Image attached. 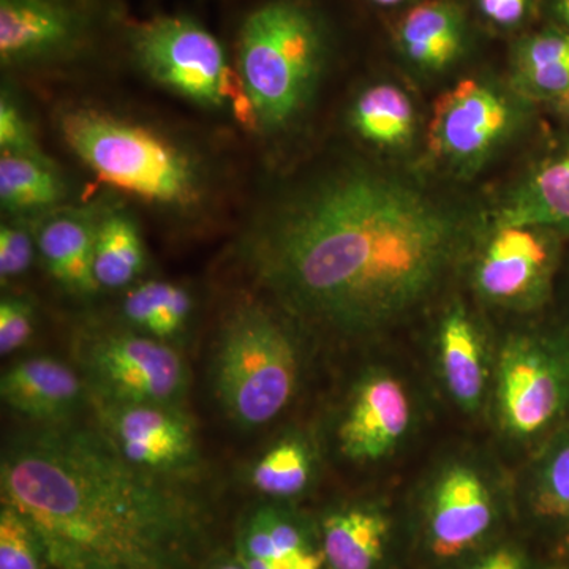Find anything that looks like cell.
<instances>
[{
  "label": "cell",
  "instance_id": "cell-14",
  "mask_svg": "<svg viewBox=\"0 0 569 569\" xmlns=\"http://www.w3.org/2000/svg\"><path fill=\"white\" fill-rule=\"evenodd\" d=\"M550 249L539 228L498 227L479 258V293L498 305H529L548 279Z\"/></svg>",
  "mask_w": 569,
  "mask_h": 569
},
{
  "label": "cell",
  "instance_id": "cell-22",
  "mask_svg": "<svg viewBox=\"0 0 569 569\" xmlns=\"http://www.w3.org/2000/svg\"><path fill=\"white\" fill-rule=\"evenodd\" d=\"M512 66L519 81L539 96L569 91V31L560 26L523 33L512 43Z\"/></svg>",
  "mask_w": 569,
  "mask_h": 569
},
{
  "label": "cell",
  "instance_id": "cell-15",
  "mask_svg": "<svg viewBox=\"0 0 569 569\" xmlns=\"http://www.w3.org/2000/svg\"><path fill=\"white\" fill-rule=\"evenodd\" d=\"M0 397L37 426L71 422L89 402L80 370L51 356H32L10 366L0 378Z\"/></svg>",
  "mask_w": 569,
  "mask_h": 569
},
{
  "label": "cell",
  "instance_id": "cell-18",
  "mask_svg": "<svg viewBox=\"0 0 569 569\" xmlns=\"http://www.w3.org/2000/svg\"><path fill=\"white\" fill-rule=\"evenodd\" d=\"M441 377L449 395L463 410H478L485 399L486 353L477 326L466 310L452 309L438 335Z\"/></svg>",
  "mask_w": 569,
  "mask_h": 569
},
{
  "label": "cell",
  "instance_id": "cell-25",
  "mask_svg": "<svg viewBox=\"0 0 569 569\" xmlns=\"http://www.w3.org/2000/svg\"><path fill=\"white\" fill-rule=\"evenodd\" d=\"M236 556L277 563L313 550L306 527L283 509L261 507L247 515L236 538Z\"/></svg>",
  "mask_w": 569,
  "mask_h": 569
},
{
  "label": "cell",
  "instance_id": "cell-34",
  "mask_svg": "<svg viewBox=\"0 0 569 569\" xmlns=\"http://www.w3.org/2000/svg\"><path fill=\"white\" fill-rule=\"evenodd\" d=\"M470 569H526V559L518 549L500 548L482 557Z\"/></svg>",
  "mask_w": 569,
  "mask_h": 569
},
{
  "label": "cell",
  "instance_id": "cell-8",
  "mask_svg": "<svg viewBox=\"0 0 569 569\" xmlns=\"http://www.w3.org/2000/svg\"><path fill=\"white\" fill-rule=\"evenodd\" d=\"M122 56L156 84L204 108L222 107L230 69L223 43L200 18L187 11H162L130 18Z\"/></svg>",
  "mask_w": 569,
  "mask_h": 569
},
{
  "label": "cell",
  "instance_id": "cell-31",
  "mask_svg": "<svg viewBox=\"0 0 569 569\" xmlns=\"http://www.w3.org/2000/svg\"><path fill=\"white\" fill-rule=\"evenodd\" d=\"M36 331V310L31 301L9 295L0 301V353H14L28 346Z\"/></svg>",
  "mask_w": 569,
  "mask_h": 569
},
{
  "label": "cell",
  "instance_id": "cell-29",
  "mask_svg": "<svg viewBox=\"0 0 569 569\" xmlns=\"http://www.w3.org/2000/svg\"><path fill=\"white\" fill-rule=\"evenodd\" d=\"M533 509L539 518L569 519V436L553 448L539 470Z\"/></svg>",
  "mask_w": 569,
  "mask_h": 569
},
{
  "label": "cell",
  "instance_id": "cell-42",
  "mask_svg": "<svg viewBox=\"0 0 569 569\" xmlns=\"http://www.w3.org/2000/svg\"><path fill=\"white\" fill-rule=\"evenodd\" d=\"M329 569V568H328Z\"/></svg>",
  "mask_w": 569,
  "mask_h": 569
},
{
  "label": "cell",
  "instance_id": "cell-38",
  "mask_svg": "<svg viewBox=\"0 0 569 569\" xmlns=\"http://www.w3.org/2000/svg\"><path fill=\"white\" fill-rule=\"evenodd\" d=\"M211 569H247L246 565L242 563V560L236 557H223L219 561H216V565Z\"/></svg>",
  "mask_w": 569,
  "mask_h": 569
},
{
  "label": "cell",
  "instance_id": "cell-26",
  "mask_svg": "<svg viewBox=\"0 0 569 569\" xmlns=\"http://www.w3.org/2000/svg\"><path fill=\"white\" fill-rule=\"evenodd\" d=\"M351 122L366 140L383 146L403 144L413 132V104L396 86H373L356 100Z\"/></svg>",
  "mask_w": 569,
  "mask_h": 569
},
{
  "label": "cell",
  "instance_id": "cell-6",
  "mask_svg": "<svg viewBox=\"0 0 569 569\" xmlns=\"http://www.w3.org/2000/svg\"><path fill=\"white\" fill-rule=\"evenodd\" d=\"M129 20L123 0H0V63L37 71L122 54Z\"/></svg>",
  "mask_w": 569,
  "mask_h": 569
},
{
  "label": "cell",
  "instance_id": "cell-33",
  "mask_svg": "<svg viewBox=\"0 0 569 569\" xmlns=\"http://www.w3.org/2000/svg\"><path fill=\"white\" fill-rule=\"evenodd\" d=\"M538 0H473L482 24L501 32H516L533 17Z\"/></svg>",
  "mask_w": 569,
  "mask_h": 569
},
{
  "label": "cell",
  "instance_id": "cell-19",
  "mask_svg": "<svg viewBox=\"0 0 569 569\" xmlns=\"http://www.w3.org/2000/svg\"><path fill=\"white\" fill-rule=\"evenodd\" d=\"M321 537L329 569H376L387 549L389 520L377 509L340 508L323 519Z\"/></svg>",
  "mask_w": 569,
  "mask_h": 569
},
{
  "label": "cell",
  "instance_id": "cell-30",
  "mask_svg": "<svg viewBox=\"0 0 569 569\" xmlns=\"http://www.w3.org/2000/svg\"><path fill=\"white\" fill-rule=\"evenodd\" d=\"M0 149L2 153L51 162L33 137L31 123L9 96L0 100Z\"/></svg>",
  "mask_w": 569,
  "mask_h": 569
},
{
  "label": "cell",
  "instance_id": "cell-27",
  "mask_svg": "<svg viewBox=\"0 0 569 569\" xmlns=\"http://www.w3.org/2000/svg\"><path fill=\"white\" fill-rule=\"evenodd\" d=\"M313 473L309 445L298 437H287L272 445L250 470V485L271 498L301 496Z\"/></svg>",
  "mask_w": 569,
  "mask_h": 569
},
{
  "label": "cell",
  "instance_id": "cell-4",
  "mask_svg": "<svg viewBox=\"0 0 569 569\" xmlns=\"http://www.w3.org/2000/svg\"><path fill=\"white\" fill-rule=\"evenodd\" d=\"M59 129L71 152L108 186L171 211L203 204V167L156 130L88 108L63 112Z\"/></svg>",
  "mask_w": 569,
  "mask_h": 569
},
{
  "label": "cell",
  "instance_id": "cell-40",
  "mask_svg": "<svg viewBox=\"0 0 569 569\" xmlns=\"http://www.w3.org/2000/svg\"><path fill=\"white\" fill-rule=\"evenodd\" d=\"M563 550L567 552V556L569 557V531L567 537L563 539Z\"/></svg>",
  "mask_w": 569,
  "mask_h": 569
},
{
  "label": "cell",
  "instance_id": "cell-3",
  "mask_svg": "<svg viewBox=\"0 0 569 569\" xmlns=\"http://www.w3.org/2000/svg\"><path fill=\"white\" fill-rule=\"evenodd\" d=\"M339 40L328 0H239L230 47L260 129L274 132L301 114Z\"/></svg>",
  "mask_w": 569,
  "mask_h": 569
},
{
  "label": "cell",
  "instance_id": "cell-11",
  "mask_svg": "<svg viewBox=\"0 0 569 569\" xmlns=\"http://www.w3.org/2000/svg\"><path fill=\"white\" fill-rule=\"evenodd\" d=\"M410 425L403 385L388 373H373L356 387L340 421V451L353 462H377L399 447Z\"/></svg>",
  "mask_w": 569,
  "mask_h": 569
},
{
  "label": "cell",
  "instance_id": "cell-32",
  "mask_svg": "<svg viewBox=\"0 0 569 569\" xmlns=\"http://www.w3.org/2000/svg\"><path fill=\"white\" fill-rule=\"evenodd\" d=\"M37 239L24 224L3 223L0 228V277L9 282L31 268Z\"/></svg>",
  "mask_w": 569,
  "mask_h": 569
},
{
  "label": "cell",
  "instance_id": "cell-12",
  "mask_svg": "<svg viewBox=\"0 0 569 569\" xmlns=\"http://www.w3.org/2000/svg\"><path fill=\"white\" fill-rule=\"evenodd\" d=\"M508 123V104L496 91L477 80H462L436 104L430 151L452 162L477 159L500 140Z\"/></svg>",
  "mask_w": 569,
  "mask_h": 569
},
{
  "label": "cell",
  "instance_id": "cell-36",
  "mask_svg": "<svg viewBox=\"0 0 569 569\" xmlns=\"http://www.w3.org/2000/svg\"><path fill=\"white\" fill-rule=\"evenodd\" d=\"M366 6H369L370 9L377 11H396V17H399L400 13L411 9V7L417 6V3L422 2V0H362Z\"/></svg>",
  "mask_w": 569,
  "mask_h": 569
},
{
  "label": "cell",
  "instance_id": "cell-13",
  "mask_svg": "<svg viewBox=\"0 0 569 569\" xmlns=\"http://www.w3.org/2000/svg\"><path fill=\"white\" fill-rule=\"evenodd\" d=\"M496 516L492 493L475 468L452 466L441 473L427 509L429 546L438 559H455L477 546Z\"/></svg>",
  "mask_w": 569,
  "mask_h": 569
},
{
  "label": "cell",
  "instance_id": "cell-9",
  "mask_svg": "<svg viewBox=\"0 0 569 569\" xmlns=\"http://www.w3.org/2000/svg\"><path fill=\"white\" fill-rule=\"evenodd\" d=\"M498 425L511 438L537 437L569 411V348L539 336H515L498 355Z\"/></svg>",
  "mask_w": 569,
  "mask_h": 569
},
{
  "label": "cell",
  "instance_id": "cell-35",
  "mask_svg": "<svg viewBox=\"0 0 569 569\" xmlns=\"http://www.w3.org/2000/svg\"><path fill=\"white\" fill-rule=\"evenodd\" d=\"M326 565V557L323 550L313 549L309 552L298 553V556L290 557L282 561L272 563L274 569H323Z\"/></svg>",
  "mask_w": 569,
  "mask_h": 569
},
{
  "label": "cell",
  "instance_id": "cell-23",
  "mask_svg": "<svg viewBox=\"0 0 569 569\" xmlns=\"http://www.w3.org/2000/svg\"><path fill=\"white\" fill-rule=\"evenodd\" d=\"M146 250L140 230L126 212L100 216L96 242V279L102 290H121L144 271Z\"/></svg>",
  "mask_w": 569,
  "mask_h": 569
},
{
  "label": "cell",
  "instance_id": "cell-10",
  "mask_svg": "<svg viewBox=\"0 0 569 569\" xmlns=\"http://www.w3.org/2000/svg\"><path fill=\"white\" fill-rule=\"evenodd\" d=\"M97 427L134 467L159 477H190L200 466L197 429L183 407L89 400Z\"/></svg>",
  "mask_w": 569,
  "mask_h": 569
},
{
  "label": "cell",
  "instance_id": "cell-2",
  "mask_svg": "<svg viewBox=\"0 0 569 569\" xmlns=\"http://www.w3.org/2000/svg\"><path fill=\"white\" fill-rule=\"evenodd\" d=\"M179 482L73 422L18 433L0 460L2 503L31 522L54 569L197 568L209 515Z\"/></svg>",
  "mask_w": 569,
  "mask_h": 569
},
{
  "label": "cell",
  "instance_id": "cell-16",
  "mask_svg": "<svg viewBox=\"0 0 569 569\" xmlns=\"http://www.w3.org/2000/svg\"><path fill=\"white\" fill-rule=\"evenodd\" d=\"M392 43L411 66L447 70L470 50V11L462 0H422L392 22Z\"/></svg>",
  "mask_w": 569,
  "mask_h": 569
},
{
  "label": "cell",
  "instance_id": "cell-39",
  "mask_svg": "<svg viewBox=\"0 0 569 569\" xmlns=\"http://www.w3.org/2000/svg\"><path fill=\"white\" fill-rule=\"evenodd\" d=\"M561 108H563V111L567 112L569 116V91L567 93H563V96L559 97Z\"/></svg>",
  "mask_w": 569,
  "mask_h": 569
},
{
  "label": "cell",
  "instance_id": "cell-1",
  "mask_svg": "<svg viewBox=\"0 0 569 569\" xmlns=\"http://www.w3.org/2000/svg\"><path fill=\"white\" fill-rule=\"evenodd\" d=\"M460 246L458 220L425 193L347 168L269 208L247 231L241 254L288 313L351 339L426 302Z\"/></svg>",
  "mask_w": 569,
  "mask_h": 569
},
{
  "label": "cell",
  "instance_id": "cell-41",
  "mask_svg": "<svg viewBox=\"0 0 569 569\" xmlns=\"http://www.w3.org/2000/svg\"><path fill=\"white\" fill-rule=\"evenodd\" d=\"M557 569H568V568H557Z\"/></svg>",
  "mask_w": 569,
  "mask_h": 569
},
{
  "label": "cell",
  "instance_id": "cell-17",
  "mask_svg": "<svg viewBox=\"0 0 569 569\" xmlns=\"http://www.w3.org/2000/svg\"><path fill=\"white\" fill-rule=\"evenodd\" d=\"M96 213L66 211L48 217L37 231V250L48 272L67 293L92 298L102 291L96 279Z\"/></svg>",
  "mask_w": 569,
  "mask_h": 569
},
{
  "label": "cell",
  "instance_id": "cell-5",
  "mask_svg": "<svg viewBox=\"0 0 569 569\" xmlns=\"http://www.w3.org/2000/svg\"><path fill=\"white\" fill-rule=\"evenodd\" d=\"M298 342L260 302L236 306L224 318L213 347V396L228 419L254 429L274 421L290 406L298 388Z\"/></svg>",
  "mask_w": 569,
  "mask_h": 569
},
{
  "label": "cell",
  "instance_id": "cell-20",
  "mask_svg": "<svg viewBox=\"0 0 569 569\" xmlns=\"http://www.w3.org/2000/svg\"><path fill=\"white\" fill-rule=\"evenodd\" d=\"M500 227L569 230V153L546 164L505 206Z\"/></svg>",
  "mask_w": 569,
  "mask_h": 569
},
{
  "label": "cell",
  "instance_id": "cell-37",
  "mask_svg": "<svg viewBox=\"0 0 569 569\" xmlns=\"http://www.w3.org/2000/svg\"><path fill=\"white\" fill-rule=\"evenodd\" d=\"M545 7L556 26L569 31V0H545Z\"/></svg>",
  "mask_w": 569,
  "mask_h": 569
},
{
  "label": "cell",
  "instance_id": "cell-7",
  "mask_svg": "<svg viewBox=\"0 0 569 569\" xmlns=\"http://www.w3.org/2000/svg\"><path fill=\"white\" fill-rule=\"evenodd\" d=\"M89 400L183 407L190 370L171 343L130 328H93L74 340Z\"/></svg>",
  "mask_w": 569,
  "mask_h": 569
},
{
  "label": "cell",
  "instance_id": "cell-24",
  "mask_svg": "<svg viewBox=\"0 0 569 569\" xmlns=\"http://www.w3.org/2000/svg\"><path fill=\"white\" fill-rule=\"evenodd\" d=\"M67 189L52 162L2 153L0 200L10 212H48L58 208Z\"/></svg>",
  "mask_w": 569,
  "mask_h": 569
},
{
  "label": "cell",
  "instance_id": "cell-21",
  "mask_svg": "<svg viewBox=\"0 0 569 569\" xmlns=\"http://www.w3.org/2000/svg\"><path fill=\"white\" fill-rule=\"evenodd\" d=\"M192 307L186 288L152 280L129 290L122 301V318L127 328L171 343L189 326Z\"/></svg>",
  "mask_w": 569,
  "mask_h": 569
},
{
  "label": "cell",
  "instance_id": "cell-28",
  "mask_svg": "<svg viewBox=\"0 0 569 569\" xmlns=\"http://www.w3.org/2000/svg\"><path fill=\"white\" fill-rule=\"evenodd\" d=\"M50 567L36 529L18 509L0 508V569H44Z\"/></svg>",
  "mask_w": 569,
  "mask_h": 569
}]
</instances>
